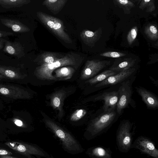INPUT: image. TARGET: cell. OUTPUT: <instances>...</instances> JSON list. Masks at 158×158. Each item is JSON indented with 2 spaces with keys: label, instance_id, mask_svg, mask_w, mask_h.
<instances>
[{
  "label": "cell",
  "instance_id": "cell-13",
  "mask_svg": "<svg viewBox=\"0 0 158 158\" xmlns=\"http://www.w3.org/2000/svg\"><path fill=\"white\" fill-rule=\"evenodd\" d=\"M136 91L141 96L147 107L155 109L158 107L157 98L152 93L142 87H136Z\"/></svg>",
  "mask_w": 158,
  "mask_h": 158
},
{
  "label": "cell",
  "instance_id": "cell-28",
  "mask_svg": "<svg viewBox=\"0 0 158 158\" xmlns=\"http://www.w3.org/2000/svg\"><path fill=\"white\" fill-rule=\"evenodd\" d=\"M86 110L84 109H77L71 115L70 119L72 121H76L82 118L86 114Z\"/></svg>",
  "mask_w": 158,
  "mask_h": 158
},
{
  "label": "cell",
  "instance_id": "cell-16",
  "mask_svg": "<svg viewBox=\"0 0 158 158\" xmlns=\"http://www.w3.org/2000/svg\"><path fill=\"white\" fill-rule=\"evenodd\" d=\"M5 46L3 49L4 52L19 58L24 55L23 48L19 42H12L5 40Z\"/></svg>",
  "mask_w": 158,
  "mask_h": 158
},
{
  "label": "cell",
  "instance_id": "cell-10",
  "mask_svg": "<svg viewBox=\"0 0 158 158\" xmlns=\"http://www.w3.org/2000/svg\"><path fill=\"white\" fill-rule=\"evenodd\" d=\"M118 91V99L116 108L117 112L120 114L131 100L132 92L129 82L127 81L123 82Z\"/></svg>",
  "mask_w": 158,
  "mask_h": 158
},
{
  "label": "cell",
  "instance_id": "cell-27",
  "mask_svg": "<svg viewBox=\"0 0 158 158\" xmlns=\"http://www.w3.org/2000/svg\"><path fill=\"white\" fill-rule=\"evenodd\" d=\"M140 9H143L146 8V11L152 12L155 9L154 1L153 0H143L141 1L139 6Z\"/></svg>",
  "mask_w": 158,
  "mask_h": 158
},
{
  "label": "cell",
  "instance_id": "cell-1",
  "mask_svg": "<svg viewBox=\"0 0 158 158\" xmlns=\"http://www.w3.org/2000/svg\"><path fill=\"white\" fill-rule=\"evenodd\" d=\"M82 59L74 53H69L52 63L44 64L37 67L34 72L39 79L49 81L57 80L52 75L53 72L58 68L66 66H72L77 69L80 65Z\"/></svg>",
  "mask_w": 158,
  "mask_h": 158
},
{
  "label": "cell",
  "instance_id": "cell-34",
  "mask_svg": "<svg viewBox=\"0 0 158 158\" xmlns=\"http://www.w3.org/2000/svg\"><path fill=\"white\" fill-rule=\"evenodd\" d=\"M12 155V153L7 150L2 149L0 148V156L5 155Z\"/></svg>",
  "mask_w": 158,
  "mask_h": 158
},
{
  "label": "cell",
  "instance_id": "cell-24",
  "mask_svg": "<svg viewBox=\"0 0 158 158\" xmlns=\"http://www.w3.org/2000/svg\"><path fill=\"white\" fill-rule=\"evenodd\" d=\"M30 2V0H0V5L3 8L9 9L20 7Z\"/></svg>",
  "mask_w": 158,
  "mask_h": 158
},
{
  "label": "cell",
  "instance_id": "cell-32",
  "mask_svg": "<svg viewBox=\"0 0 158 158\" xmlns=\"http://www.w3.org/2000/svg\"><path fill=\"white\" fill-rule=\"evenodd\" d=\"M13 121L14 123L18 127H24L25 126V124L21 120L17 118H14Z\"/></svg>",
  "mask_w": 158,
  "mask_h": 158
},
{
  "label": "cell",
  "instance_id": "cell-29",
  "mask_svg": "<svg viewBox=\"0 0 158 158\" xmlns=\"http://www.w3.org/2000/svg\"><path fill=\"white\" fill-rule=\"evenodd\" d=\"M138 32V28L135 26L131 29L127 36V39L128 44L131 45L135 39Z\"/></svg>",
  "mask_w": 158,
  "mask_h": 158
},
{
  "label": "cell",
  "instance_id": "cell-21",
  "mask_svg": "<svg viewBox=\"0 0 158 158\" xmlns=\"http://www.w3.org/2000/svg\"><path fill=\"white\" fill-rule=\"evenodd\" d=\"M75 70V69L71 66L64 67L55 70L54 76L58 80H68L70 79Z\"/></svg>",
  "mask_w": 158,
  "mask_h": 158
},
{
  "label": "cell",
  "instance_id": "cell-37",
  "mask_svg": "<svg viewBox=\"0 0 158 158\" xmlns=\"http://www.w3.org/2000/svg\"><path fill=\"white\" fill-rule=\"evenodd\" d=\"M151 79V80L153 81V82L154 83V84L156 85L157 86L158 85V81H156L152 77H149Z\"/></svg>",
  "mask_w": 158,
  "mask_h": 158
},
{
  "label": "cell",
  "instance_id": "cell-19",
  "mask_svg": "<svg viewBox=\"0 0 158 158\" xmlns=\"http://www.w3.org/2000/svg\"><path fill=\"white\" fill-rule=\"evenodd\" d=\"M88 154L92 158H113L110 148L101 146L91 148L89 150Z\"/></svg>",
  "mask_w": 158,
  "mask_h": 158
},
{
  "label": "cell",
  "instance_id": "cell-8",
  "mask_svg": "<svg viewBox=\"0 0 158 158\" xmlns=\"http://www.w3.org/2000/svg\"><path fill=\"white\" fill-rule=\"evenodd\" d=\"M110 63V61L98 60H87L81 72V78L85 80L92 77L109 65Z\"/></svg>",
  "mask_w": 158,
  "mask_h": 158
},
{
  "label": "cell",
  "instance_id": "cell-2",
  "mask_svg": "<svg viewBox=\"0 0 158 158\" xmlns=\"http://www.w3.org/2000/svg\"><path fill=\"white\" fill-rule=\"evenodd\" d=\"M36 14L40 22L55 35L66 43H72V40L64 31L63 22L60 19L42 11L37 12Z\"/></svg>",
  "mask_w": 158,
  "mask_h": 158
},
{
  "label": "cell",
  "instance_id": "cell-5",
  "mask_svg": "<svg viewBox=\"0 0 158 158\" xmlns=\"http://www.w3.org/2000/svg\"><path fill=\"white\" fill-rule=\"evenodd\" d=\"M131 124L128 121L121 123L116 134V144L118 149L123 153H127L131 148L133 133Z\"/></svg>",
  "mask_w": 158,
  "mask_h": 158
},
{
  "label": "cell",
  "instance_id": "cell-12",
  "mask_svg": "<svg viewBox=\"0 0 158 158\" xmlns=\"http://www.w3.org/2000/svg\"><path fill=\"white\" fill-rule=\"evenodd\" d=\"M135 70V68H131L127 70L120 72L118 73L111 76L97 84L95 87H100L119 83L131 75Z\"/></svg>",
  "mask_w": 158,
  "mask_h": 158
},
{
  "label": "cell",
  "instance_id": "cell-39",
  "mask_svg": "<svg viewBox=\"0 0 158 158\" xmlns=\"http://www.w3.org/2000/svg\"><path fill=\"white\" fill-rule=\"evenodd\" d=\"M1 39V38H0V39Z\"/></svg>",
  "mask_w": 158,
  "mask_h": 158
},
{
  "label": "cell",
  "instance_id": "cell-25",
  "mask_svg": "<svg viewBox=\"0 0 158 158\" xmlns=\"http://www.w3.org/2000/svg\"><path fill=\"white\" fill-rule=\"evenodd\" d=\"M116 73V72L110 69L106 70L88 80L86 82L91 85L98 84Z\"/></svg>",
  "mask_w": 158,
  "mask_h": 158
},
{
  "label": "cell",
  "instance_id": "cell-6",
  "mask_svg": "<svg viewBox=\"0 0 158 158\" xmlns=\"http://www.w3.org/2000/svg\"><path fill=\"white\" fill-rule=\"evenodd\" d=\"M131 148L153 158H158V150L153 142L149 138L143 136L138 137L132 143Z\"/></svg>",
  "mask_w": 158,
  "mask_h": 158
},
{
  "label": "cell",
  "instance_id": "cell-38",
  "mask_svg": "<svg viewBox=\"0 0 158 158\" xmlns=\"http://www.w3.org/2000/svg\"><path fill=\"white\" fill-rule=\"evenodd\" d=\"M4 78H5V77L3 76L0 74V79H2Z\"/></svg>",
  "mask_w": 158,
  "mask_h": 158
},
{
  "label": "cell",
  "instance_id": "cell-3",
  "mask_svg": "<svg viewBox=\"0 0 158 158\" xmlns=\"http://www.w3.org/2000/svg\"><path fill=\"white\" fill-rule=\"evenodd\" d=\"M114 110L104 111L93 119L87 130L91 138H94L104 132L111 124L116 116Z\"/></svg>",
  "mask_w": 158,
  "mask_h": 158
},
{
  "label": "cell",
  "instance_id": "cell-30",
  "mask_svg": "<svg viewBox=\"0 0 158 158\" xmlns=\"http://www.w3.org/2000/svg\"><path fill=\"white\" fill-rule=\"evenodd\" d=\"M126 55L125 53L117 52H106L100 54V56H103L111 58H118Z\"/></svg>",
  "mask_w": 158,
  "mask_h": 158
},
{
  "label": "cell",
  "instance_id": "cell-26",
  "mask_svg": "<svg viewBox=\"0 0 158 158\" xmlns=\"http://www.w3.org/2000/svg\"><path fill=\"white\" fill-rule=\"evenodd\" d=\"M144 33L150 40L156 41L158 39V32L157 28L153 25H148L144 29Z\"/></svg>",
  "mask_w": 158,
  "mask_h": 158
},
{
  "label": "cell",
  "instance_id": "cell-14",
  "mask_svg": "<svg viewBox=\"0 0 158 158\" xmlns=\"http://www.w3.org/2000/svg\"><path fill=\"white\" fill-rule=\"evenodd\" d=\"M66 95L65 91L61 90L56 92L51 97V105L53 109L58 111L59 115L60 117L63 114L62 107L63 101Z\"/></svg>",
  "mask_w": 158,
  "mask_h": 158
},
{
  "label": "cell",
  "instance_id": "cell-15",
  "mask_svg": "<svg viewBox=\"0 0 158 158\" xmlns=\"http://www.w3.org/2000/svg\"><path fill=\"white\" fill-rule=\"evenodd\" d=\"M101 31L102 29H99L94 32L85 29L81 32L80 37L85 44L89 46L93 47L100 37Z\"/></svg>",
  "mask_w": 158,
  "mask_h": 158
},
{
  "label": "cell",
  "instance_id": "cell-33",
  "mask_svg": "<svg viewBox=\"0 0 158 158\" xmlns=\"http://www.w3.org/2000/svg\"><path fill=\"white\" fill-rule=\"evenodd\" d=\"M13 35L14 34L12 32L1 31L0 30V38L2 37H5L8 36H11Z\"/></svg>",
  "mask_w": 158,
  "mask_h": 158
},
{
  "label": "cell",
  "instance_id": "cell-18",
  "mask_svg": "<svg viewBox=\"0 0 158 158\" xmlns=\"http://www.w3.org/2000/svg\"><path fill=\"white\" fill-rule=\"evenodd\" d=\"M1 23L6 27L11 29L14 32L24 33L29 31L30 29L18 20L11 19H0Z\"/></svg>",
  "mask_w": 158,
  "mask_h": 158
},
{
  "label": "cell",
  "instance_id": "cell-4",
  "mask_svg": "<svg viewBox=\"0 0 158 158\" xmlns=\"http://www.w3.org/2000/svg\"><path fill=\"white\" fill-rule=\"evenodd\" d=\"M44 122L46 126L61 141L64 147L71 151H78L80 147L77 140L56 123L49 119H45Z\"/></svg>",
  "mask_w": 158,
  "mask_h": 158
},
{
  "label": "cell",
  "instance_id": "cell-22",
  "mask_svg": "<svg viewBox=\"0 0 158 158\" xmlns=\"http://www.w3.org/2000/svg\"><path fill=\"white\" fill-rule=\"evenodd\" d=\"M135 62V60L131 58L124 59L118 63H115L110 68V70L120 72L127 70L132 67Z\"/></svg>",
  "mask_w": 158,
  "mask_h": 158
},
{
  "label": "cell",
  "instance_id": "cell-17",
  "mask_svg": "<svg viewBox=\"0 0 158 158\" xmlns=\"http://www.w3.org/2000/svg\"><path fill=\"white\" fill-rule=\"evenodd\" d=\"M0 74L5 78L10 79H19L24 78L26 75L20 72L15 68L0 65Z\"/></svg>",
  "mask_w": 158,
  "mask_h": 158
},
{
  "label": "cell",
  "instance_id": "cell-11",
  "mask_svg": "<svg viewBox=\"0 0 158 158\" xmlns=\"http://www.w3.org/2000/svg\"><path fill=\"white\" fill-rule=\"evenodd\" d=\"M118 99V91L105 92L95 98V100H103L104 111L114 110L116 108Z\"/></svg>",
  "mask_w": 158,
  "mask_h": 158
},
{
  "label": "cell",
  "instance_id": "cell-35",
  "mask_svg": "<svg viewBox=\"0 0 158 158\" xmlns=\"http://www.w3.org/2000/svg\"><path fill=\"white\" fill-rule=\"evenodd\" d=\"M5 40H3V39L0 40V50L3 48L4 42H5Z\"/></svg>",
  "mask_w": 158,
  "mask_h": 158
},
{
  "label": "cell",
  "instance_id": "cell-31",
  "mask_svg": "<svg viewBox=\"0 0 158 158\" xmlns=\"http://www.w3.org/2000/svg\"><path fill=\"white\" fill-rule=\"evenodd\" d=\"M117 4L127 10H129L134 6V4L130 1L127 0H117L115 1Z\"/></svg>",
  "mask_w": 158,
  "mask_h": 158
},
{
  "label": "cell",
  "instance_id": "cell-7",
  "mask_svg": "<svg viewBox=\"0 0 158 158\" xmlns=\"http://www.w3.org/2000/svg\"><path fill=\"white\" fill-rule=\"evenodd\" d=\"M10 148L29 157L31 155L45 156L44 153L40 149L33 145L17 142H8L5 143Z\"/></svg>",
  "mask_w": 158,
  "mask_h": 158
},
{
  "label": "cell",
  "instance_id": "cell-36",
  "mask_svg": "<svg viewBox=\"0 0 158 158\" xmlns=\"http://www.w3.org/2000/svg\"><path fill=\"white\" fill-rule=\"evenodd\" d=\"M0 158H18L10 155L2 156H0Z\"/></svg>",
  "mask_w": 158,
  "mask_h": 158
},
{
  "label": "cell",
  "instance_id": "cell-23",
  "mask_svg": "<svg viewBox=\"0 0 158 158\" xmlns=\"http://www.w3.org/2000/svg\"><path fill=\"white\" fill-rule=\"evenodd\" d=\"M64 56L57 53L46 52L41 54L35 59L38 60L41 64L52 63L60 58Z\"/></svg>",
  "mask_w": 158,
  "mask_h": 158
},
{
  "label": "cell",
  "instance_id": "cell-9",
  "mask_svg": "<svg viewBox=\"0 0 158 158\" xmlns=\"http://www.w3.org/2000/svg\"><path fill=\"white\" fill-rule=\"evenodd\" d=\"M0 94L14 99H29L31 95L28 91L14 85L0 84Z\"/></svg>",
  "mask_w": 158,
  "mask_h": 158
},
{
  "label": "cell",
  "instance_id": "cell-20",
  "mask_svg": "<svg viewBox=\"0 0 158 158\" xmlns=\"http://www.w3.org/2000/svg\"><path fill=\"white\" fill-rule=\"evenodd\" d=\"M67 1V0H45L43 2L42 4L52 13L56 14L61 10Z\"/></svg>",
  "mask_w": 158,
  "mask_h": 158
}]
</instances>
